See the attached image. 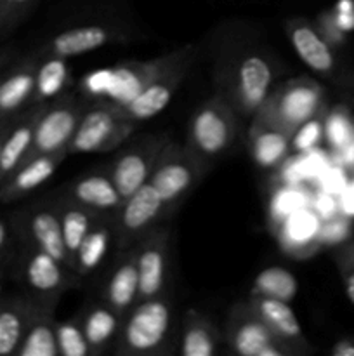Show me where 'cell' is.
I'll return each instance as SVG.
<instances>
[{
  "instance_id": "cell-1",
  "label": "cell",
  "mask_w": 354,
  "mask_h": 356,
  "mask_svg": "<svg viewBox=\"0 0 354 356\" xmlns=\"http://www.w3.org/2000/svg\"><path fill=\"white\" fill-rule=\"evenodd\" d=\"M179 322L170 292L139 299L121 318L113 353L120 356H162L177 353Z\"/></svg>"
},
{
  "instance_id": "cell-2",
  "label": "cell",
  "mask_w": 354,
  "mask_h": 356,
  "mask_svg": "<svg viewBox=\"0 0 354 356\" xmlns=\"http://www.w3.org/2000/svg\"><path fill=\"white\" fill-rule=\"evenodd\" d=\"M325 113V89L309 76L276 83L250 120L252 129H274L288 138L311 118Z\"/></svg>"
},
{
  "instance_id": "cell-3",
  "label": "cell",
  "mask_w": 354,
  "mask_h": 356,
  "mask_svg": "<svg viewBox=\"0 0 354 356\" xmlns=\"http://www.w3.org/2000/svg\"><path fill=\"white\" fill-rule=\"evenodd\" d=\"M274 86L273 59L259 49H245L222 65L217 92L228 99L242 120H252Z\"/></svg>"
},
{
  "instance_id": "cell-4",
  "label": "cell",
  "mask_w": 354,
  "mask_h": 356,
  "mask_svg": "<svg viewBox=\"0 0 354 356\" xmlns=\"http://www.w3.org/2000/svg\"><path fill=\"white\" fill-rule=\"evenodd\" d=\"M14 277L21 292L33 305L49 309L58 308L66 292L80 287L76 277L65 264L37 247L19 242L14 254Z\"/></svg>"
},
{
  "instance_id": "cell-5",
  "label": "cell",
  "mask_w": 354,
  "mask_h": 356,
  "mask_svg": "<svg viewBox=\"0 0 354 356\" xmlns=\"http://www.w3.org/2000/svg\"><path fill=\"white\" fill-rule=\"evenodd\" d=\"M242 117L222 94H214L191 115L184 145L208 165H214L235 145Z\"/></svg>"
},
{
  "instance_id": "cell-6",
  "label": "cell",
  "mask_w": 354,
  "mask_h": 356,
  "mask_svg": "<svg viewBox=\"0 0 354 356\" xmlns=\"http://www.w3.org/2000/svg\"><path fill=\"white\" fill-rule=\"evenodd\" d=\"M208 170L210 165L198 159L186 145H177L170 139L156 159L149 183L158 191L169 211L174 212Z\"/></svg>"
},
{
  "instance_id": "cell-7",
  "label": "cell",
  "mask_w": 354,
  "mask_h": 356,
  "mask_svg": "<svg viewBox=\"0 0 354 356\" xmlns=\"http://www.w3.org/2000/svg\"><path fill=\"white\" fill-rule=\"evenodd\" d=\"M137 124L124 115L117 104L106 99H94L82 115L78 127L69 141L68 153H108L120 148Z\"/></svg>"
},
{
  "instance_id": "cell-8",
  "label": "cell",
  "mask_w": 354,
  "mask_h": 356,
  "mask_svg": "<svg viewBox=\"0 0 354 356\" xmlns=\"http://www.w3.org/2000/svg\"><path fill=\"white\" fill-rule=\"evenodd\" d=\"M222 337L226 346L239 356H297L260 318L248 299L235 302L229 308Z\"/></svg>"
},
{
  "instance_id": "cell-9",
  "label": "cell",
  "mask_w": 354,
  "mask_h": 356,
  "mask_svg": "<svg viewBox=\"0 0 354 356\" xmlns=\"http://www.w3.org/2000/svg\"><path fill=\"white\" fill-rule=\"evenodd\" d=\"M87 106L89 103H85L71 90H66L51 103L44 104V110L38 118L37 127H35L30 152H28L24 162L38 155L68 152L69 141H71Z\"/></svg>"
},
{
  "instance_id": "cell-10",
  "label": "cell",
  "mask_w": 354,
  "mask_h": 356,
  "mask_svg": "<svg viewBox=\"0 0 354 356\" xmlns=\"http://www.w3.org/2000/svg\"><path fill=\"white\" fill-rule=\"evenodd\" d=\"M9 225L16 236V242L44 250L71 271L69 256L62 240L61 221L52 198L33 202L26 207L17 209L10 214Z\"/></svg>"
},
{
  "instance_id": "cell-11",
  "label": "cell",
  "mask_w": 354,
  "mask_h": 356,
  "mask_svg": "<svg viewBox=\"0 0 354 356\" xmlns=\"http://www.w3.org/2000/svg\"><path fill=\"white\" fill-rule=\"evenodd\" d=\"M172 212L151 183H144L121 200L120 207L110 216L115 229L117 249L135 245L153 228L160 226Z\"/></svg>"
},
{
  "instance_id": "cell-12",
  "label": "cell",
  "mask_w": 354,
  "mask_h": 356,
  "mask_svg": "<svg viewBox=\"0 0 354 356\" xmlns=\"http://www.w3.org/2000/svg\"><path fill=\"white\" fill-rule=\"evenodd\" d=\"M169 141L167 134H148L120 148L106 170L121 197H128L148 183L156 159Z\"/></svg>"
},
{
  "instance_id": "cell-13",
  "label": "cell",
  "mask_w": 354,
  "mask_h": 356,
  "mask_svg": "<svg viewBox=\"0 0 354 356\" xmlns=\"http://www.w3.org/2000/svg\"><path fill=\"white\" fill-rule=\"evenodd\" d=\"M196 47L193 44L184 45L183 54L177 61H174L169 68L163 70L139 96H135L125 106H118L127 118L139 124V122L149 120L156 117L160 111L169 106L170 99L177 92L183 82L186 80L191 66H193L194 58H196Z\"/></svg>"
},
{
  "instance_id": "cell-14",
  "label": "cell",
  "mask_w": 354,
  "mask_h": 356,
  "mask_svg": "<svg viewBox=\"0 0 354 356\" xmlns=\"http://www.w3.org/2000/svg\"><path fill=\"white\" fill-rule=\"evenodd\" d=\"M135 250H137L139 299L155 298L169 291L170 259H172L170 229L163 225L156 226L135 243Z\"/></svg>"
},
{
  "instance_id": "cell-15",
  "label": "cell",
  "mask_w": 354,
  "mask_h": 356,
  "mask_svg": "<svg viewBox=\"0 0 354 356\" xmlns=\"http://www.w3.org/2000/svg\"><path fill=\"white\" fill-rule=\"evenodd\" d=\"M184 45L174 49L172 52L156 56V58L144 59V61H124L118 63L115 68L108 70L106 90L103 99L125 106L130 103L135 96L142 92L160 73L169 68L174 61L183 54Z\"/></svg>"
},
{
  "instance_id": "cell-16",
  "label": "cell",
  "mask_w": 354,
  "mask_h": 356,
  "mask_svg": "<svg viewBox=\"0 0 354 356\" xmlns=\"http://www.w3.org/2000/svg\"><path fill=\"white\" fill-rule=\"evenodd\" d=\"M97 296L106 305L117 309L121 316L139 301V273L137 250L135 245L127 249H117L106 268L101 271Z\"/></svg>"
},
{
  "instance_id": "cell-17",
  "label": "cell",
  "mask_w": 354,
  "mask_h": 356,
  "mask_svg": "<svg viewBox=\"0 0 354 356\" xmlns=\"http://www.w3.org/2000/svg\"><path fill=\"white\" fill-rule=\"evenodd\" d=\"M127 40L124 31L111 24H80V26L66 28L59 33L52 35L40 51L38 56H58V58L69 59L75 56L87 54V52L99 51L106 45Z\"/></svg>"
},
{
  "instance_id": "cell-18",
  "label": "cell",
  "mask_w": 354,
  "mask_h": 356,
  "mask_svg": "<svg viewBox=\"0 0 354 356\" xmlns=\"http://www.w3.org/2000/svg\"><path fill=\"white\" fill-rule=\"evenodd\" d=\"M117 250L113 222L110 216H99L90 226L73 263V273L80 285L94 280L106 268L108 261Z\"/></svg>"
},
{
  "instance_id": "cell-19",
  "label": "cell",
  "mask_w": 354,
  "mask_h": 356,
  "mask_svg": "<svg viewBox=\"0 0 354 356\" xmlns=\"http://www.w3.org/2000/svg\"><path fill=\"white\" fill-rule=\"evenodd\" d=\"M285 31L298 58L319 75L330 76L337 70L333 47L319 35L318 28L307 17H290L285 21Z\"/></svg>"
},
{
  "instance_id": "cell-20",
  "label": "cell",
  "mask_w": 354,
  "mask_h": 356,
  "mask_svg": "<svg viewBox=\"0 0 354 356\" xmlns=\"http://www.w3.org/2000/svg\"><path fill=\"white\" fill-rule=\"evenodd\" d=\"M38 54L19 59L0 75V120L16 118L31 106Z\"/></svg>"
},
{
  "instance_id": "cell-21",
  "label": "cell",
  "mask_w": 354,
  "mask_h": 356,
  "mask_svg": "<svg viewBox=\"0 0 354 356\" xmlns=\"http://www.w3.org/2000/svg\"><path fill=\"white\" fill-rule=\"evenodd\" d=\"M246 299L252 308L259 313L260 318L295 351V355L304 356L314 351V348L305 337L294 309L287 301L260 294H250Z\"/></svg>"
},
{
  "instance_id": "cell-22",
  "label": "cell",
  "mask_w": 354,
  "mask_h": 356,
  "mask_svg": "<svg viewBox=\"0 0 354 356\" xmlns=\"http://www.w3.org/2000/svg\"><path fill=\"white\" fill-rule=\"evenodd\" d=\"M69 156L68 152L47 153V155H38L33 159L21 163L2 184H0V202L10 204L19 198L26 197L33 190L51 179L56 170L59 169L62 162Z\"/></svg>"
},
{
  "instance_id": "cell-23",
  "label": "cell",
  "mask_w": 354,
  "mask_h": 356,
  "mask_svg": "<svg viewBox=\"0 0 354 356\" xmlns=\"http://www.w3.org/2000/svg\"><path fill=\"white\" fill-rule=\"evenodd\" d=\"M61 193L89 211L103 216L113 214L124 200L108 170L83 174L61 190Z\"/></svg>"
},
{
  "instance_id": "cell-24",
  "label": "cell",
  "mask_w": 354,
  "mask_h": 356,
  "mask_svg": "<svg viewBox=\"0 0 354 356\" xmlns=\"http://www.w3.org/2000/svg\"><path fill=\"white\" fill-rule=\"evenodd\" d=\"M121 318L124 316L110 305H106L99 296L85 302L82 312L78 313V320L82 323L92 356L113 351L118 332H120Z\"/></svg>"
},
{
  "instance_id": "cell-25",
  "label": "cell",
  "mask_w": 354,
  "mask_h": 356,
  "mask_svg": "<svg viewBox=\"0 0 354 356\" xmlns=\"http://www.w3.org/2000/svg\"><path fill=\"white\" fill-rule=\"evenodd\" d=\"M224 341L210 318L200 309H186L180 316L177 353L183 356H214Z\"/></svg>"
},
{
  "instance_id": "cell-26",
  "label": "cell",
  "mask_w": 354,
  "mask_h": 356,
  "mask_svg": "<svg viewBox=\"0 0 354 356\" xmlns=\"http://www.w3.org/2000/svg\"><path fill=\"white\" fill-rule=\"evenodd\" d=\"M42 110H44V104L30 106L14 120L12 127L3 141L2 153H0V184L26 159Z\"/></svg>"
},
{
  "instance_id": "cell-27",
  "label": "cell",
  "mask_w": 354,
  "mask_h": 356,
  "mask_svg": "<svg viewBox=\"0 0 354 356\" xmlns=\"http://www.w3.org/2000/svg\"><path fill=\"white\" fill-rule=\"evenodd\" d=\"M33 306L23 292L0 299V356H16Z\"/></svg>"
},
{
  "instance_id": "cell-28",
  "label": "cell",
  "mask_w": 354,
  "mask_h": 356,
  "mask_svg": "<svg viewBox=\"0 0 354 356\" xmlns=\"http://www.w3.org/2000/svg\"><path fill=\"white\" fill-rule=\"evenodd\" d=\"M52 200H54L56 209H58L59 221H61L62 229V240H65L66 252H68L69 256V264H71L73 271L75 256L76 252H78L80 245H82L83 238H85V235L89 233L94 221L103 214H96V212L89 211V209H85L83 205L73 202L71 198L65 197L61 191H59Z\"/></svg>"
},
{
  "instance_id": "cell-29",
  "label": "cell",
  "mask_w": 354,
  "mask_h": 356,
  "mask_svg": "<svg viewBox=\"0 0 354 356\" xmlns=\"http://www.w3.org/2000/svg\"><path fill=\"white\" fill-rule=\"evenodd\" d=\"M56 309L33 306L21 346L16 356H59L56 337Z\"/></svg>"
},
{
  "instance_id": "cell-30",
  "label": "cell",
  "mask_w": 354,
  "mask_h": 356,
  "mask_svg": "<svg viewBox=\"0 0 354 356\" xmlns=\"http://www.w3.org/2000/svg\"><path fill=\"white\" fill-rule=\"evenodd\" d=\"M69 82H71V70H69L68 59L58 58V56H38L31 106L51 103L52 99L68 90Z\"/></svg>"
},
{
  "instance_id": "cell-31",
  "label": "cell",
  "mask_w": 354,
  "mask_h": 356,
  "mask_svg": "<svg viewBox=\"0 0 354 356\" xmlns=\"http://www.w3.org/2000/svg\"><path fill=\"white\" fill-rule=\"evenodd\" d=\"M319 228L321 225L318 216L298 209L278 226L281 245L294 256H305V249L311 254L312 249L319 245Z\"/></svg>"
},
{
  "instance_id": "cell-32",
  "label": "cell",
  "mask_w": 354,
  "mask_h": 356,
  "mask_svg": "<svg viewBox=\"0 0 354 356\" xmlns=\"http://www.w3.org/2000/svg\"><path fill=\"white\" fill-rule=\"evenodd\" d=\"M290 139L274 129H248V141L252 159L260 169H274L285 162L290 153Z\"/></svg>"
},
{
  "instance_id": "cell-33",
  "label": "cell",
  "mask_w": 354,
  "mask_h": 356,
  "mask_svg": "<svg viewBox=\"0 0 354 356\" xmlns=\"http://www.w3.org/2000/svg\"><path fill=\"white\" fill-rule=\"evenodd\" d=\"M297 280L288 270L280 266L267 268L257 275L255 282L250 294L269 296V298L281 299V301H290L297 294Z\"/></svg>"
},
{
  "instance_id": "cell-34",
  "label": "cell",
  "mask_w": 354,
  "mask_h": 356,
  "mask_svg": "<svg viewBox=\"0 0 354 356\" xmlns=\"http://www.w3.org/2000/svg\"><path fill=\"white\" fill-rule=\"evenodd\" d=\"M56 337H58L59 356H92L78 315L75 318L56 322Z\"/></svg>"
},
{
  "instance_id": "cell-35",
  "label": "cell",
  "mask_w": 354,
  "mask_h": 356,
  "mask_svg": "<svg viewBox=\"0 0 354 356\" xmlns=\"http://www.w3.org/2000/svg\"><path fill=\"white\" fill-rule=\"evenodd\" d=\"M323 132L330 148L337 152L354 138V120L344 106L333 108L323 115Z\"/></svg>"
},
{
  "instance_id": "cell-36",
  "label": "cell",
  "mask_w": 354,
  "mask_h": 356,
  "mask_svg": "<svg viewBox=\"0 0 354 356\" xmlns=\"http://www.w3.org/2000/svg\"><path fill=\"white\" fill-rule=\"evenodd\" d=\"M333 259H335L337 270H339L340 278H342L344 289L349 298V301L354 305V242L346 240L339 243L333 250Z\"/></svg>"
},
{
  "instance_id": "cell-37",
  "label": "cell",
  "mask_w": 354,
  "mask_h": 356,
  "mask_svg": "<svg viewBox=\"0 0 354 356\" xmlns=\"http://www.w3.org/2000/svg\"><path fill=\"white\" fill-rule=\"evenodd\" d=\"M323 115L311 118V120L305 122L304 125H301L295 131V134L290 139V146L295 152H311V149L318 148L319 143L325 139V132H323Z\"/></svg>"
},
{
  "instance_id": "cell-38",
  "label": "cell",
  "mask_w": 354,
  "mask_h": 356,
  "mask_svg": "<svg viewBox=\"0 0 354 356\" xmlns=\"http://www.w3.org/2000/svg\"><path fill=\"white\" fill-rule=\"evenodd\" d=\"M37 0H0V33L16 28L31 9Z\"/></svg>"
},
{
  "instance_id": "cell-39",
  "label": "cell",
  "mask_w": 354,
  "mask_h": 356,
  "mask_svg": "<svg viewBox=\"0 0 354 356\" xmlns=\"http://www.w3.org/2000/svg\"><path fill=\"white\" fill-rule=\"evenodd\" d=\"M351 235V225L349 219L346 218H333L326 219L325 225L319 228V245H339V243L349 240Z\"/></svg>"
},
{
  "instance_id": "cell-40",
  "label": "cell",
  "mask_w": 354,
  "mask_h": 356,
  "mask_svg": "<svg viewBox=\"0 0 354 356\" xmlns=\"http://www.w3.org/2000/svg\"><path fill=\"white\" fill-rule=\"evenodd\" d=\"M301 209V197H298L297 191H292L288 188H285L281 193H278L273 200V219H278V226L285 221L290 214H294L295 211Z\"/></svg>"
},
{
  "instance_id": "cell-41",
  "label": "cell",
  "mask_w": 354,
  "mask_h": 356,
  "mask_svg": "<svg viewBox=\"0 0 354 356\" xmlns=\"http://www.w3.org/2000/svg\"><path fill=\"white\" fill-rule=\"evenodd\" d=\"M316 28H318L319 35L332 45L333 49L340 47V45L346 42V33L337 26L335 19H333V14L332 13H323L321 16L316 19Z\"/></svg>"
},
{
  "instance_id": "cell-42",
  "label": "cell",
  "mask_w": 354,
  "mask_h": 356,
  "mask_svg": "<svg viewBox=\"0 0 354 356\" xmlns=\"http://www.w3.org/2000/svg\"><path fill=\"white\" fill-rule=\"evenodd\" d=\"M12 238H16L12 233V229H10V225L9 221H3L2 218H0V261H6L7 257H12Z\"/></svg>"
},
{
  "instance_id": "cell-43",
  "label": "cell",
  "mask_w": 354,
  "mask_h": 356,
  "mask_svg": "<svg viewBox=\"0 0 354 356\" xmlns=\"http://www.w3.org/2000/svg\"><path fill=\"white\" fill-rule=\"evenodd\" d=\"M335 153L340 165L347 167V169H354V138L349 143H346L342 148L337 149Z\"/></svg>"
},
{
  "instance_id": "cell-44",
  "label": "cell",
  "mask_w": 354,
  "mask_h": 356,
  "mask_svg": "<svg viewBox=\"0 0 354 356\" xmlns=\"http://www.w3.org/2000/svg\"><path fill=\"white\" fill-rule=\"evenodd\" d=\"M316 209H318V212L325 219L333 218V216H335V212H337V202L333 200L330 195H321V197H319V200H318V204H316Z\"/></svg>"
},
{
  "instance_id": "cell-45",
  "label": "cell",
  "mask_w": 354,
  "mask_h": 356,
  "mask_svg": "<svg viewBox=\"0 0 354 356\" xmlns=\"http://www.w3.org/2000/svg\"><path fill=\"white\" fill-rule=\"evenodd\" d=\"M333 356H354V339H342L332 348Z\"/></svg>"
},
{
  "instance_id": "cell-46",
  "label": "cell",
  "mask_w": 354,
  "mask_h": 356,
  "mask_svg": "<svg viewBox=\"0 0 354 356\" xmlns=\"http://www.w3.org/2000/svg\"><path fill=\"white\" fill-rule=\"evenodd\" d=\"M342 209L346 212L347 218H354V181L349 188H347L346 195L342 198Z\"/></svg>"
},
{
  "instance_id": "cell-47",
  "label": "cell",
  "mask_w": 354,
  "mask_h": 356,
  "mask_svg": "<svg viewBox=\"0 0 354 356\" xmlns=\"http://www.w3.org/2000/svg\"><path fill=\"white\" fill-rule=\"evenodd\" d=\"M17 117H19V115H17ZM16 118H9V120H0V153H2L3 141H6L7 134H9L10 127H12V124H14V120H16Z\"/></svg>"
},
{
  "instance_id": "cell-48",
  "label": "cell",
  "mask_w": 354,
  "mask_h": 356,
  "mask_svg": "<svg viewBox=\"0 0 354 356\" xmlns=\"http://www.w3.org/2000/svg\"><path fill=\"white\" fill-rule=\"evenodd\" d=\"M12 47H2L0 49V75L3 73V70L9 66L10 59H12Z\"/></svg>"
}]
</instances>
